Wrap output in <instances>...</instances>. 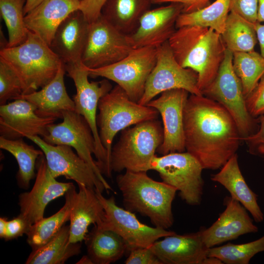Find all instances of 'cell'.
Instances as JSON below:
<instances>
[{
	"instance_id": "6da1fadb",
	"label": "cell",
	"mask_w": 264,
	"mask_h": 264,
	"mask_svg": "<svg viewBox=\"0 0 264 264\" xmlns=\"http://www.w3.org/2000/svg\"><path fill=\"white\" fill-rule=\"evenodd\" d=\"M183 129L186 151L203 169H220L236 154L242 141L229 112L202 94L189 96L184 110Z\"/></svg>"
},
{
	"instance_id": "7a4b0ae2",
	"label": "cell",
	"mask_w": 264,
	"mask_h": 264,
	"mask_svg": "<svg viewBox=\"0 0 264 264\" xmlns=\"http://www.w3.org/2000/svg\"><path fill=\"white\" fill-rule=\"evenodd\" d=\"M168 43L178 64L198 74L202 93L215 78L224 57L220 34L208 27L186 26L177 28Z\"/></svg>"
},
{
	"instance_id": "3957f363",
	"label": "cell",
	"mask_w": 264,
	"mask_h": 264,
	"mask_svg": "<svg viewBox=\"0 0 264 264\" xmlns=\"http://www.w3.org/2000/svg\"><path fill=\"white\" fill-rule=\"evenodd\" d=\"M116 180L126 209L148 217L154 227L167 229L172 226L175 188L154 180L147 172L126 171Z\"/></svg>"
},
{
	"instance_id": "277c9868",
	"label": "cell",
	"mask_w": 264,
	"mask_h": 264,
	"mask_svg": "<svg viewBox=\"0 0 264 264\" xmlns=\"http://www.w3.org/2000/svg\"><path fill=\"white\" fill-rule=\"evenodd\" d=\"M0 57L19 76L22 94L32 93L46 85L64 64L49 45L30 31L21 44L0 48Z\"/></svg>"
},
{
	"instance_id": "5b68a950",
	"label": "cell",
	"mask_w": 264,
	"mask_h": 264,
	"mask_svg": "<svg viewBox=\"0 0 264 264\" xmlns=\"http://www.w3.org/2000/svg\"><path fill=\"white\" fill-rule=\"evenodd\" d=\"M161 122L145 121L121 131L119 140L112 147L110 168L112 172L125 170L147 172L155 152L163 141Z\"/></svg>"
},
{
	"instance_id": "8992f818",
	"label": "cell",
	"mask_w": 264,
	"mask_h": 264,
	"mask_svg": "<svg viewBox=\"0 0 264 264\" xmlns=\"http://www.w3.org/2000/svg\"><path fill=\"white\" fill-rule=\"evenodd\" d=\"M96 123L101 143L106 150L109 170L113 138L120 131L138 123L157 119L158 111L132 100L126 92L116 85L99 100Z\"/></svg>"
},
{
	"instance_id": "52a82bcc",
	"label": "cell",
	"mask_w": 264,
	"mask_h": 264,
	"mask_svg": "<svg viewBox=\"0 0 264 264\" xmlns=\"http://www.w3.org/2000/svg\"><path fill=\"white\" fill-rule=\"evenodd\" d=\"M233 52L226 49L223 61L213 82L202 94L221 105L234 119L241 140L255 133L259 119L249 113L241 82L232 65Z\"/></svg>"
},
{
	"instance_id": "ba28073f",
	"label": "cell",
	"mask_w": 264,
	"mask_h": 264,
	"mask_svg": "<svg viewBox=\"0 0 264 264\" xmlns=\"http://www.w3.org/2000/svg\"><path fill=\"white\" fill-rule=\"evenodd\" d=\"M68 75L73 80L76 89L73 96L75 111L83 116L92 131L95 138L96 162L102 175L109 177L107 153L100 139L96 123L97 110L100 99L109 92L112 87L108 79L101 81H89L87 67L82 61L65 64Z\"/></svg>"
},
{
	"instance_id": "9c48e42d",
	"label": "cell",
	"mask_w": 264,
	"mask_h": 264,
	"mask_svg": "<svg viewBox=\"0 0 264 264\" xmlns=\"http://www.w3.org/2000/svg\"><path fill=\"white\" fill-rule=\"evenodd\" d=\"M150 170L156 171L164 183L179 191L181 198L187 204H200L204 181L203 170L199 161L191 154L171 153L153 158Z\"/></svg>"
},
{
	"instance_id": "30bf717a",
	"label": "cell",
	"mask_w": 264,
	"mask_h": 264,
	"mask_svg": "<svg viewBox=\"0 0 264 264\" xmlns=\"http://www.w3.org/2000/svg\"><path fill=\"white\" fill-rule=\"evenodd\" d=\"M156 48L132 49L120 61L97 68H88L89 76L102 77L116 83L132 101L142 97L146 81L156 61Z\"/></svg>"
},
{
	"instance_id": "8fae6325",
	"label": "cell",
	"mask_w": 264,
	"mask_h": 264,
	"mask_svg": "<svg viewBox=\"0 0 264 264\" xmlns=\"http://www.w3.org/2000/svg\"><path fill=\"white\" fill-rule=\"evenodd\" d=\"M156 50L155 65L147 79L139 104L146 105L157 95L173 89H184L190 94H202L198 86V74L178 64L168 41L157 47Z\"/></svg>"
},
{
	"instance_id": "7c38bea8",
	"label": "cell",
	"mask_w": 264,
	"mask_h": 264,
	"mask_svg": "<svg viewBox=\"0 0 264 264\" xmlns=\"http://www.w3.org/2000/svg\"><path fill=\"white\" fill-rule=\"evenodd\" d=\"M132 49L129 35L116 29L101 14L89 23L81 61L88 68L104 67L120 61Z\"/></svg>"
},
{
	"instance_id": "4fadbf2b",
	"label": "cell",
	"mask_w": 264,
	"mask_h": 264,
	"mask_svg": "<svg viewBox=\"0 0 264 264\" xmlns=\"http://www.w3.org/2000/svg\"><path fill=\"white\" fill-rule=\"evenodd\" d=\"M96 192L104 207L105 215L101 222L94 225L120 235L127 244L128 253L137 248L150 247L159 239L176 233L141 222L134 213L118 206L113 196L107 198L102 193Z\"/></svg>"
},
{
	"instance_id": "5bb4252c",
	"label": "cell",
	"mask_w": 264,
	"mask_h": 264,
	"mask_svg": "<svg viewBox=\"0 0 264 264\" xmlns=\"http://www.w3.org/2000/svg\"><path fill=\"white\" fill-rule=\"evenodd\" d=\"M62 119L60 123L50 124L47 128V134L42 138L51 145H66L74 149L104 184L106 191L112 190L92 157V155H95L96 152V142L85 118L75 111H67L64 113Z\"/></svg>"
},
{
	"instance_id": "9a60e30c",
	"label": "cell",
	"mask_w": 264,
	"mask_h": 264,
	"mask_svg": "<svg viewBox=\"0 0 264 264\" xmlns=\"http://www.w3.org/2000/svg\"><path fill=\"white\" fill-rule=\"evenodd\" d=\"M27 138L43 151L48 169L54 178L63 176L75 181L78 185L94 188L102 193L106 191L104 184L91 168L73 151L71 147L51 145L38 136Z\"/></svg>"
},
{
	"instance_id": "2e32d148",
	"label": "cell",
	"mask_w": 264,
	"mask_h": 264,
	"mask_svg": "<svg viewBox=\"0 0 264 264\" xmlns=\"http://www.w3.org/2000/svg\"><path fill=\"white\" fill-rule=\"evenodd\" d=\"M189 94L184 89H171L146 105L156 109L162 118L164 138L156 151L161 155L186 151L183 113Z\"/></svg>"
},
{
	"instance_id": "e0dca14e",
	"label": "cell",
	"mask_w": 264,
	"mask_h": 264,
	"mask_svg": "<svg viewBox=\"0 0 264 264\" xmlns=\"http://www.w3.org/2000/svg\"><path fill=\"white\" fill-rule=\"evenodd\" d=\"M34 184L29 192L19 197L20 216L30 226L44 218L47 204L52 200L65 195L74 185L72 182H62L50 174L44 154L38 159Z\"/></svg>"
},
{
	"instance_id": "ac0fdd59",
	"label": "cell",
	"mask_w": 264,
	"mask_h": 264,
	"mask_svg": "<svg viewBox=\"0 0 264 264\" xmlns=\"http://www.w3.org/2000/svg\"><path fill=\"white\" fill-rule=\"evenodd\" d=\"M56 120L40 116L30 102L15 99L0 106V134L13 140L30 136L43 138L48 133V127Z\"/></svg>"
},
{
	"instance_id": "d6986e66",
	"label": "cell",
	"mask_w": 264,
	"mask_h": 264,
	"mask_svg": "<svg viewBox=\"0 0 264 264\" xmlns=\"http://www.w3.org/2000/svg\"><path fill=\"white\" fill-rule=\"evenodd\" d=\"M182 11V6L178 3L147 11L135 30L129 35L133 48H157L168 41L176 29V21Z\"/></svg>"
},
{
	"instance_id": "ffe728a7",
	"label": "cell",
	"mask_w": 264,
	"mask_h": 264,
	"mask_svg": "<svg viewBox=\"0 0 264 264\" xmlns=\"http://www.w3.org/2000/svg\"><path fill=\"white\" fill-rule=\"evenodd\" d=\"M223 203L225 208L217 220L209 227L201 228L203 242L208 248L259 230L239 201L226 196Z\"/></svg>"
},
{
	"instance_id": "44dd1931",
	"label": "cell",
	"mask_w": 264,
	"mask_h": 264,
	"mask_svg": "<svg viewBox=\"0 0 264 264\" xmlns=\"http://www.w3.org/2000/svg\"><path fill=\"white\" fill-rule=\"evenodd\" d=\"M150 247L162 264H204L208 257L201 228L197 232L166 236Z\"/></svg>"
},
{
	"instance_id": "7402d4cb",
	"label": "cell",
	"mask_w": 264,
	"mask_h": 264,
	"mask_svg": "<svg viewBox=\"0 0 264 264\" xmlns=\"http://www.w3.org/2000/svg\"><path fill=\"white\" fill-rule=\"evenodd\" d=\"M89 25L82 12L77 10L58 27L49 46L64 64L81 61Z\"/></svg>"
},
{
	"instance_id": "603a6c76",
	"label": "cell",
	"mask_w": 264,
	"mask_h": 264,
	"mask_svg": "<svg viewBox=\"0 0 264 264\" xmlns=\"http://www.w3.org/2000/svg\"><path fill=\"white\" fill-rule=\"evenodd\" d=\"M80 3V0H44L25 15V24L50 46L59 26L79 10Z\"/></svg>"
},
{
	"instance_id": "cb8c5ba5",
	"label": "cell",
	"mask_w": 264,
	"mask_h": 264,
	"mask_svg": "<svg viewBox=\"0 0 264 264\" xmlns=\"http://www.w3.org/2000/svg\"><path fill=\"white\" fill-rule=\"evenodd\" d=\"M73 192L70 216L69 242H81L88 233L91 224H96L103 219L105 211L96 190L78 185Z\"/></svg>"
},
{
	"instance_id": "d4e9b609",
	"label": "cell",
	"mask_w": 264,
	"mask_h": 264,
	"mask_svg": "<svg viewBox=\"0 0 264 264\" xmlns=\"http://www.w3.org/2000/svg\"><path fill=\"white\" fill-rule=\"evenodd\" d=\"M66 71L64 63L55 77L46 85L32 93L20 95L18 99L25 100L32 104L36 112L43 117L63 118L67 111H75V104L68 95L64 82Z\"/></svg>"
},
{
	"instance_id": "484cf974",
	"label": "cell",
	"mask_w": 264,
	"mask_h": 264,
	"mask_svg": "<svg viewBox=\"0 0 264 264\" xmlns=\"http://www.w3.org/2000/svg\"><path fill=\"white\" fill-rule=\"evenodd\" d=\"M210 178L222 185L230 196L250 213L256 222L264 220V215L258 203V195L246 182L240 168L237 153L222 166L219 172L211 175Z\"/></svg>"
},
{
	"instance_id": "4316f807",
	"label": "cell",
	"mask_w": 264,
	"mask_h": 264,
	"mask_svg": "<svg viewBox=\"0 0 264 264\" xmlns=\"http://www.w3.org/2000/svg\"><path fill=\"white\" fill-rule=\"evenodd\" d=\"M87 255L93 264H110L128 253V246L123 239L115 232L102 229L94 225L85 240Z\"/></svg>"
},
{
	"instance_id": "83f0119b",
	"label": "cell",
	"mask_w": 264,
	"mask_h": 264,
	"mask_svg": "<svg viewBox=\"0 0 264 264\" xmlns=\"http://www.w3.org/2000/svg\"><path fill=\"white\" fill-rule=\"evenodd\" d=\"M152 4V0H107L101 14L116 29L130 35Z\"/></svg>"
},
{
	"instance_id": "f1b7e54d",
	"label": "cell",
	"mask_w": 264,
	"mask_h": 264,
	"mask_svg": "<svg viewBox=\"0 0 264 264\" xmlns=\"http://www.w3.org/2000/svg\"><path fill=\"white\" fill-rule=\"evenodd\" d=\"M69 225H64L57 234L43 246L32 250L26 264H63L81 253L80 242H69Z\"/></svg>"
},
{
	"instance_id": "f546056e",
	"label": "cell",
	"mask_w": 264,
	"mask_h": 264,
	"mask_svg": "<svg viewBox=\"0 0 264 264\" xmlns=\"http://www.w3.org/2000/svg\"><path fill=\"white\" fill-rule=\"evenodd\" d=\"M76 190L73 185L65 194V203L56 213L44 218L31 225L26 235L27 242L32 250L37 249L50 241L70 220L72 199Z\"/></svg>"
},
{
	"instance_id": "4dcf8cb0",
	"label": "cell",
	"mask_w": 264,
	"mask_h": 264,
	"mask_svg": "<svg viewBox=\"0 0 264 264\" xmlns=\"http://www.w3.org/2000/svg\"><path fill=\"white\" fill-rule=\"evenodd\" d=\"M0 148L10 153L19 166L17 182L21 188L27 189L31 180L36 177L35 172L39 157L44 154L41 150L27 144L22 138L8 139L0 136Z\"/></svg>"
},
{
	"instance_id": "1f68e13d",
	"label": "cell",
	"mask_w": 264,
	"mask_h": 264,
	"mask_svg": "<svg viewBox=\"0 0 264 264\" xmlns=\"http://www.w3.org/2000/svg\"><path fill=\"white\" fill-rule=\"evenodd\" d=\"M220 35L226 48L233 53L253 51L258 42L255 24L233 12H229Z\"/></svg>"
},
{
	"instance_id": "d6a6232c",
	"label": "cell",
	"mask_w": 264,
	"mask_h": 264,
	"mask_svg": "<svg viewBox=\"0 0 264 264\" xmlns=\"http://www.w3.org/2000/svg\"><path fill=\"white\" fill-rule=\"evenodd\" d=\"M230 0H216L208 6L189 13H181L178 17L176 29L186 26H198L213 29L220 34L224 30L230 12Z\"/></svg>"
},
{
	"instance_id": "836d02e7",
	"label": "cell",
	"mask_w": 264,
	"mask_h": 264,
	"mask_svg": "<svg viewBox=\"0 0 264 264\" xmlns=\"http://www.w3.org/2000/svg\"><path fill=\"white\" fill-rule=\"evenodd\" d=\"M232 65L240 80L244 95L248 97L264 74V58L255 50L233 53Z\"/></svg>"
},
{
	"instance_id": "e575fe53",
	"label": "cell",
	"mask_w": 264,
	"mask_h": 264,
	"mask_svg": "<svg viewBox=\"0 0 264 264\" xmlns=\"http://www.w3.org/2000/svg\"><path fill=\"white\" fill-rule=\"evenodd\" d=\"M26 0H0V15L7 27V47L18 45L26 39L29 30L24 22V7Z\"/></svg>"
},
{
	"instance_id": "d590c367",
	"label": "cell",
	"mask_w": 264,
	"mask_h": 264,
	"mask_svg": "<svg viewBox=\"0 0 264 264\" xmlns=\"http://www.w3.org/2000/svg\"><path fill=\"white\" fill-rule=\"evenodd\" d=\"M264 252V235L260 238L242 244L228 243L208 248V256L220 259L225 264H248L257 254Z\"/></svg>"
},
{
	"instance_id": "8d00e7d4",
	"label": "cell",
	"mask_w": 264,
	"mask_h": 264,
	"mask_svg": "<svg viewBox=\"0 0 264 264\" xmlns=\"http://www.w3.org/2000/svg\"><path fill=\"white\" fill-rule=\"evenodd\" d=\"M23 93L21 81L13 68L0 57V105L17 99Z\"/></svg>"
},
{
	"instance_id": "74e56055",
	"label": "cell",
	"mask_w": 264,
	"mask_h": 264,
	"mask_svg": "<svg viewBox=\"0 0 264 264\" xmlns=\"http://www.w3.org/2000/svg\"><path fill=\"white\" fill-rule=\"evenodd\" d=\"M29 227L25 220L20 215L9 220L5 217H1L0 238L5 241L17 239L26 234Z\"/></svg>"
},
{
	"instance_id": "f35d334b",
	"label": "cell",
	"mask_w": 264,
	"mask_h": 264,
	"mask_svg": "<svg viewBox=\"0 0 264 264\" xmlns=\"http://www.w3.org/2000/svg\"><path fill=\"white\" fill-rule=\"evenodd\" d=\"M258 0H230V12H234L247 21L258 22Z\"/></svg>"
},
{
	"instance_id": "ab89813d",
	"label": "cell",
	"mask_w": 264,
	"mask_h": 264,
	"mask_svg": "<svg viewBox=\"0 0 264 264\" xmlns=\"http://www.w3.org/2000/svg\"><path fill=\"white\" fill-rule=\"evenodd\" d=\"M247 109L254 117L264 114V74L250 94L246 98Z\"/></svg>"
},
{
	"instance_id": "60d3db41",
	"label": "cell",
	"mask_w": 264,
	"mask_h": 264,
	"mask_svg": "<svg viewBox=\"0 0 264 264\" xmlns=\"http://www.w3.org/2000/svg\"><path fill=\"white\" fill-rule=\"evenodd\" d=\"M259 127L253 134L242 138L247 147L249 153L264 158V114L259 118Z\"/></svg>"
},
{
	"instance_id": "b9f144b4",
	"label": "cell",
	"mask_w": 264,
	"mask_h": 264,
	"mask_svg": "<svg viewBox=\"0 0 264 264\" xmlns=\"http://www.w3.org/2000/svg\"><path fill=\"white\" fill-rule=\"evenodd\" d=\"M126 264H162L150 247L132 250L125 260Z\"/></svg>"
},
{
	"instance_id": "7bdbcfd3",
	"label": "cell",
	"mask_w": 264,
	"mask_h": 264,
	"mask_svg": "<svg viewBox=\"0 0 264 264\" xmlns=\"http://www.w3.org/2000/svg\"><path fill=\"white\" fill-rule=\"evenodd\" d=\"M107 0H80L79 10L89 22L96 20L101 15V10Z\"/></svg>"
},
{
	"instance_id": "ee69618b",
	"label": "cell",
	"mask_w": 264,
	"mask_h": 264,
	"mask_svg": "<svg viewBox=\"0 0 264 264\" xmlns=\"http://www.w3.org/2000/svg\"><path fill=\"white\" fill-rule=\"evenodd\" d=\"M178 3L182 6L181 13H189L201 9L211 4L210 0H152L153 4Z\"/></svg>"
},
{
	"instance_id": "f6af8a7d",
	"label": "cell",
	"mask_w": 264,
	"mask_h": 264,
	"mask_svg": "<svg viewBox=\"0 0 264 264\" xmlns=\"http://www.w3.org/2000/svg\"><path fill=\"white\" fill-rule=\"evenodd\" d=\"M258 42L259 44L261 54L264 58V24L260 22L255 24Z\"/></svg>"
},
{
	"instance_id": "bcb514c9",
	"label": "cell",
	"mask_w": 264,
	"mask_h": 264,
	"mask_svg": "<svg viewBox=\"0 0 264 264\" xmlns=\"http://www.w3.org/2000/svg\"><path fill=\"white\" fill-rule=\"evenodd\" d=\"M44 0H26L24 7V14L25 15Z\"/></svg>"
},
{
	"instance_id": "7dc6e473",
	"label": "cell",
	"mask_w": 264,
	"mask_h": 264,
	"mask_svg": "<svg viewBox=\"0 0 264 264\" xmlns=\"http://www.w3.org/2000/svg\"><path fill=\"white\" fill-rule=\"evenodd\" d=\"M258 22H264V0H258Z\"/></svg>"
},
{
	"instance_id": "c3c4849f",
	"label": "cell",
	"mask_w": 264,
	"mask_h": 264,
	"mask_svg": "<svg viewBox=\"0 0 264 264\" xmlns=\"http://www.w3.org/2000/svg\"><path fill=\"white\" fill-rule=\"evenodd\" d=\"M77 264H93L91 259L88 255L84 256Z\"/></svg>"
}]
</instances>
